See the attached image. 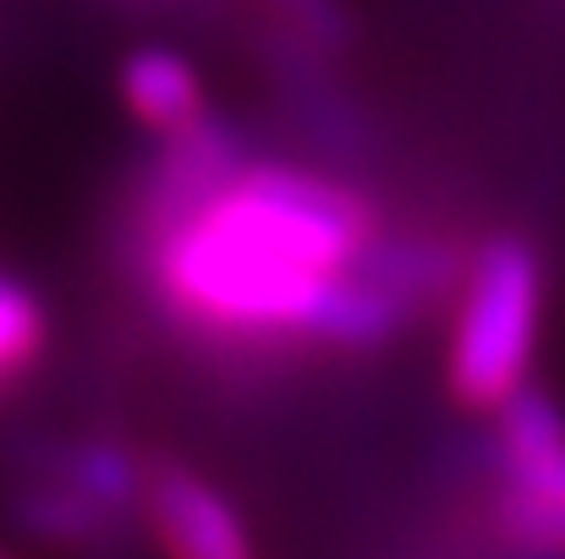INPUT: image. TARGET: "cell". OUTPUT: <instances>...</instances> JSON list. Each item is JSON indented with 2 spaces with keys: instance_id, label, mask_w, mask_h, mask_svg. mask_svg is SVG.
I'll use <instances>...</instances> for the list:
<instances>
[{
  "instance_id": "obj_1",
  "label": "cell",
  "mask_w": 565,
  "mask_h": 559,
  "mask_svg": "<svg viewBox=\"0 0 565 559\" xmlns=\"http://www.w3.org/2000/svg\"><path fill=\"white\" fill-rule=\"evenodd\" d=\"M379 236L384 214L358 182L319 165L247 160L132 269L182 335L264 357L308 346L324 291Z\"/></svg>"
},
{
  "instance_id": "obj_2",
  "label": "cell",
  "mask_w": 565,
  "mask_h": 559,
  "mask_svg": "<svg viewBox=\"0 0 565 559\" xmlns=\"http://www.w3.org/2000/svg\"><path fill=\"white\" fill-rule=\"evenodd\" d=\"M544 308H550V269L539 241L522 230L483 236L450 297L445 389L461 411L489 417L533 378Z\"/></svg>"
},
{
  "instance_id": "obj_3",
  "label": "cell",
  "mask_w": 565,
  "mask_h": 559,
  "mask_svg": "<svg viewBox=\"0 0 565 559\" xmlns=\"http://www.w3.org/2000/svg\"><path fill=\"white\" fill-rule=\"evenodd\" d=\"M489 533L516 559H565V406L522 384L489 411L483 439Z\"/></svg>"
},
{
  "instance_id": "obj_4",
  "label": "cell",
  "mask_w": 565,
  "mask_h": 559,
  "mask_svg": "<svg viewBox=\"0 0 565 559\" xmlns=\"http://www.w3.org/2000/svg\"><path fill=\"white\" fill-rule=\"evenodd\" d=\"M247 132L231 121V116H214L203 110L198 121H188L182 132H166L160 149L149 154L138 186L127 192V208H121V258L138 264L143 247H154L177 219H188L192 208L225 186L242 165H247Z\"/></svg>"
},
{
  "instance_id": "obj_5",
  "label": "cell",
  "mask_w": 565,
  "mask_h": 559,
  "mask_svg": "<svg viewBox=\"0 0 565 559\" xmlns=\"http://www.w3.org/2000/svg\"><path fill=\"white\" fill-rule=\"evenodd\" d=\"M143 527L166 559H258L253 533L242 510L225 499V488H214L203 472H192L182 461L149 466Z\"/></svg>"
},
{
  "instance_id": "obj_6",
  "label": "cell",
  "mask_w": 565,
  "mask_h": 559,
  "mask_svg": "<svg viewBox=\"0 0 565 559\" xmlns=\"http://www.w3.org/2000/svg\"><path fill=\"white\" fill-rule=\"evenodd\" d=\"M0 516L17 538L44 544V549H66V555H105L121 549L138 527L116 522L105 505H94L88 494H77L72 483L11 461V477L0 483Z\"/></svg>"
},
{
  "instance_id": "obj_7",
  "label": "cell",
  "mask_w": 565,
  "mask_h": 559,
  "mask_svg": "<svg viewBox=\"0 0 565 559\" xmlns=\"http://www.w3.org/2000/svg\"><path fill=\"white\" fill-rule=\"evenodd\" d=\"M22 466H39L61 483H72L77 494H88L94 505H105L116 522L143 527V494H149V455H138L132 444L110 439V433H77V439H22L17 455Z\"/></svg>"
},
{
  "instance_id": "obj_8",
  "label": "cell",
  "mask_w": 565,
  "mask_h": 559,
  "mask_svg": "<svg viewBox=\"0 0 565 559\" xmlns=\"http://www.w3.org/2000/svg\"><path fill=\"white\" fill-rule=\"evenodd\" d=\"M121 99L160 138L166 132H182L188 121H198L209 110L192 61H182L177 50H160V44H143V50L127 55V66H121Z\"/></svg>"
},
{
  "instance_id": "obj_9",
  "label": "cell",
  "mask_w": 565,
  "mask_h": 559,
  "mask_svg": "<svg viewBox=\"0 0 565 559\" xmlns=\"http://www.w3.org/2000/svg\"><path fill=\"white\" fill-rule=\"evenodd\" d=\"M44 341H50V324H44L39 297L0 269V389L44 357Z\"/></svg>"
},
{
  "instance_id": "obj_10",
  "label": "cell",
  "mask_w": 565,
  "mask_h": 559,
  "mask_svg": "<svg viewBox=\"0 0 565 559\" xmlns=\"http://www.w3.org/2000/svg\"><path fill=\"white\" fill-rule=\"evenodd\" d=\"M275 11H280V22L286 28H297L302 39H313L319 50H330V55H341L347 44H352V11L341 6V0H269Z\"/></svg>"
},
{
  "instance_id": "obj_11",
  "label": "cell",
  "mask_w": 565,
  "mask_h": 559,
  "mask_svg": "<svg viewBox=\"0 0 565 559\" xmlns=\"http://www.w3.org/2000/svg\"><path fill=\"white\" fill-rule=\"evenodd\" d=\"M0 559H22V555H17V549H6V544H0Z\"/></svg>"
}]
</instances>
